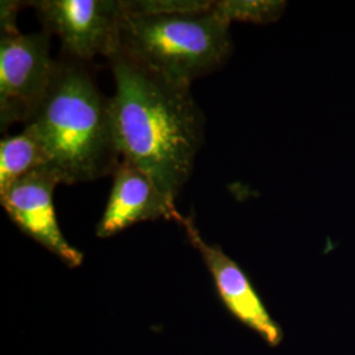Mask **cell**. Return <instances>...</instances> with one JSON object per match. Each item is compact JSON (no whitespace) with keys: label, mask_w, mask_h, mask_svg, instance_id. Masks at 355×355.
Instances as JSON below:
<instances>
[{"label":"cell","mask_w":355,"mask_h":355,"mask_svg":"<svg viewBox=\"0 0 355 355\" xmlns=\"http://www.w3.org/2000/svg\"><path fill=\"white\" fill-rule=\"evenodd\" d=\"M33 130L61 184L114 175L121 162L111 98L98 87L87 64L55 60L51 86L33 120Z\"/></svg>","instance_id":"7a4b0ae2"},{"label":"cell","mask_w":355,"mask_h":355,"mask_svg":"<svg viewBox=\"0 0 355 355\" xmlns=\"http://www.w3.org/2000/svg\"><path fill=\"white\" fill-rule=\"evenodd\" d=\"M286 6L280 0H217L212 8L228 24L242 21L265 26L280 19Z\"/></svg>","instance_id":"30bf717a"},{"label":"cell","mask_w":355,"mask_h":355,"mask_svg":"<svg viewBox=\"0 0 355 355\" xmlns=\"http://www.w3.org/2000/svg\"><path fill=\"white\" fill-rule=\"evenodd\" d=\"M49 167V159L31 128L0 142V193L28 174Z\"/></svg>","instance_id":"9c48e42d"},{"label":"cell","mask_w":355,"mask_h":355,"mask_svg":"<svg viewBox=\"0 0 355 355\" xmlns=\"http://www.w3.org/2000/svg\"><path fill=\"white\" fill-rule=\"evenodd\" d=\"M124 12L150 15V13H177L202 11L212 7L208 0H121Z\"/></svg>","instance_id":"8fae6325"},{"label":"cell","mask_w":355,"mask_h":355,"mask_svg":"<svg viewBox=\"0 0 355 355\" xmlns=\"http://www.w3.org/2000/svg\"><path fill=\"white\" fill-rule=\"evenodd\" d=\"M229 26L212 7L192 12H124L116 51L173 82L191 86L227 62L232 51Z\"/></svg>","instance_id":"3957f363"},{"label":"cell","mask_w":355,"mask_h":355,"mask_svg":"<svg viewBox=\"0 0 355 355\" xmlns=\"http://www.w3.org/2000/svg\"><path fill=\"white\" fill-rule=\"evenodd\" d=\"M177 223L183 227L192 246L202 255L215 283L216 292L229 313L242 325L257 333L268 346H279L283 341V330L271 318L263 300L241 266L224 253L220 246L204 241L191 216L180 215Z\"/></svg>","instance_id":"8992f818"},{"label":"cell","mask_w":355,"mask_h":355,"mask_svg":"<svg viewBox=\"0 0 355 355\" xmlns=\"http://www.w3.org/2000/svg\"><path fill=\"white\" fill-rule=\"evenodd\" d=\"M28 6L36 10L42 31L60 37L66 57L89 64L117 51L121 0H37Z\"/></svg>","instance_id":"5b68a950"},{"label":"cell","mask_w":355,"mask_h":355,"mask_svg":"<svg viewBox=\"0 0 355 355\" xmlns=\"http://www.w3.org/2000/svg\"><path fill=\"white\" fill-rule=\"evenodd\" d=\"M48 32L0 35V129L29 124L44 101L55 67Z\"/></svg>","instance_id":"277c9868"},{"label":"cell","mask_w":355,"mask_h":355,"mask_svg":"<svg viewBox=\"0 0 355 355\" xmlns=\"http://www.w3.org/2000/svg\"><path fill=\"white\" fill-rule=\"evenodd\" d=\"M180 215L175 203L159 191L152 178L139 166L121 159L96 236L108 239L137 223L161 218L178 221Z\"/></svg>","instance_id":"ba28073f"},{"label":"cell","mask_w":355,"mask_h":355,"mask_svg":"<svg viewBox=\"0 0 355 355\" xmlns=\"http://www.w3.org/2000/svg\"><path fill=\"white\" fill-rule=\"evenodd\" d=\"M0 31L4 33H16L17 29V13L24 6H28L26 1H15V0H3L0 3Z\"/></svg>","instance_id":"7c38bea8"},{"label":"cell","mask_w":355,"mask_h":355,"mask_svg":"<svg viewBox=\"0 0 355 355\" xmlns=\"http://www.w3.org/2000/svg\"><path fill=\"white\" fill-rule=\"evenodd\" d=\"M61 184L57 174L44 167L16 180L0 193V203L24 234L58 257L66 266L76 268L83 263V254L70 245L60 228L53 193Z\"/></svg>","instance_id":"52a82bcc"},{"label":"cell","mask_w":355,"mask_h":355,"mask_svg":"<svg viewBox=\"0 0 355 355\" xmlns=\"http://www.w3.org/2000/svg\"><path fill=\"white\" fill-rule=\"evenodd\" d=\"M111 111L123 159L139 166L175 203L204 142V116L191 86L159 76L120 51L108 58Z\"/></svg>","instance_id":"6da1fadb"}]
</instances>
